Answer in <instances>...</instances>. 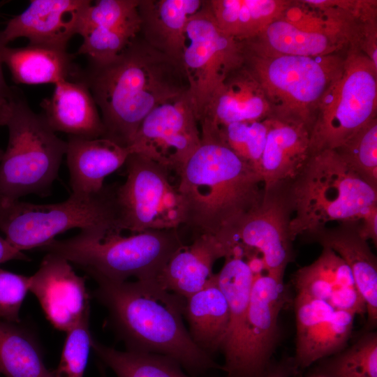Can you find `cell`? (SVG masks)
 I'll use <instances>...</instances> for the list:
<instances>
[{
    "label": "cell",
    "instance_id": "1",
    "mask_svg": "<svg viewBox=\"0 0 377 377\" xmlns=\"http://www.w3.org/2000/svg\"><path fill=\"white\" fill-rule=\"evenodd\" d=\"M101 113L103 138L128 147L157 106L188 92L182 64L137 36L112 61L81 76Z\"/></svg>",
    "mask_w": 377,
    "mask_h": 377
},
{
    "label": "cell",
    "instance_id": "2",
    "mask_svg": "<svg viewBox=\"0 0 377 377\" xmlns=\"http://www.w3.org/2000/svg\"><path fill=\"white\" fill-rule=\"evenodd\" d=\"M93 295L108 311V324L126 350L168 356L191 376L221 369L192 340L183 323L185 298L163 288L156 279L112 281L94 279Z\"/></svg>",
    "mask_w": 377,
    "mask_h": 377
},
{
    "label": "cell",
    "instance_id": "3",
    "mask_svg": "<svg viewBox=\"0 0 377 377\" xmlns=\"http://www.w3.org/2000/svg\"><path fill=\"white\" fill-rule=\"evenodd\" d=\"M177 175L184 224L194 237L223 238L263 198L259 173L219 140H201Z\"/></svg>",
    "mask_w": 377,
    "mask_h": 377
},
{
    "label": "cell",
    "instance_id": "4",
    "mask_svg": "<svg viewBox=\"0 0 377 377\" xmlns=\"http://www.w3.org/2000/svg\"><path fill=\"white\" fill-rule=\"evenodd\" d=\"M290 231L308 240L331 221L356 222L377 207V188L353 171L334 149L312 154L288 185Z\"/></svg>",
    "mask_w": 377,
    "mask_h": 377
},
{
    "label": "cell",
    "instance_id": "5",
    "mask_svg": "<svg viewBox=\"0 0 377 377\" xmlns=\"http://www.w3.org/2000/svg\"><path fill=\"white\" fill-rule=\"evenodd\" d=\"M354 0L292 1L244 51L260 57H320L341 53L358 41Z\"/></svg>",
    "mask_w": 377,
    "mask_h": 377
},
{
    "label": "cell",
    "instance_id": "6",
    "mask_svg": "<svg viewBox=\"0 0 377 377\" xmlns=\"http://www.w3.org/2000/svg\"><path fill=\"white\" fill-rule=\"evenodd\" d=\"M183 244L177 229L150 230L123 236L110 232L101 237L88 232L53 239L39 249L58 255L91 278L112 281L157 279Z\"/></svg>",
    "mask_w": 377,
    "mask_h": 377
},
{
    "label": "cell",
    "instance_id": "7",
    "mask_svg": "<svg viewBox=\"0 0 377 377\" xmlns=\"http://www.w3.org/2000/svg\"><path fill=\"white\" fill-rule=\"evenodd\" d=\"M6 126L8 140L0 160V203L29 194L49 195L66 152V141L15 88Z\"/></svg>",
    "mask_w": 377,
    "mask_h": 377
},
{
    "label": "cell",
    "instance_id": "8",
    "mask_svg": "<svg viewBox=\"0 0 377 377\" xmlns=\"http://www.w3.org/2000/svg\"><path fill=\"white\" fill-rule=\"evenodd\" d=\"M117 184L104 186L89 197L71 194L65 201L47 205L20 200L0 203V231L19 251L40 249L68 230L80 228L102 236L118 232Z\"/></svg>",
    "mask_w": 377,
    "mask_h": 377
},
{
    "label": "cell",
    "instance_id": "9",
    "mask_svg": "<svg viewBox=\"0 0 377 377\" xmlns=\"http://www.w3.org/2000/svg\"><path fill=\"white\" fill-rule=\"evenodd\" d=\"M345 54L260 57L244 51V65L261 85L271 117L311 131L323 96L343 69Z\"/></svg>",
    "mask_w": 377,
    "mask_h": 377
},
{
    "label": "cell",
    "instance_id": "10",
    "mask_svg": "<svg viewBox=\"0 0 377 377\" xmlns=\"http://www.w3.org/2000/svg\"><path fill=\"white\" fill-rule=\"evenodd\" d=\"M377 66L355 45L346 51L341 75L327 89L310 131L312 153L336 149L377 117Z\"/></svg>",
    "mask_w": 377,
    "mask_h": 377
},
{
    "label": "cell",
    "instance_id": "11",
    "mask_svg": "<svg viewBox=\"0 0 377 377\" xmlns=\"http://www.w3.org/2000/svg\"><path fill=\"white\" fill-rule=\"evenodd\" d=\"M126 179L117 185L119 230L132 234L150 230L177 229L184 224V202L172 185L168 170L138 154L125 164Z\"/></svg>",
    "mask_w": 377,
    "mask_h": 377
},
{
    "label": "cell",
    "instance_id": "12",
    "mask_svg": "<svg viewBox=\"0 0 377 377\" xmlns=\"http://www.w3.org/2000/svg\"><path fill=\"white\" fill-rule=\"evenodd\" d=\"M244 63L243 42L220 29L205 1L188 21L182 58L198 121L215 89Z\"/></svg>",
    "mask_w": 377,
    "mask_h": 377
},
{
    "label": "cell",
    "instance_id": "13",
    "mask_svg": "<svg viewBox=\"0 0 377 377\" xmlns=\"http://www.w3.org/2000/svg\"><path fill=\"white\" fill-rule=\"evenodd\" d=\"M288 185L263 189L260 203L224 238L242 249L245 260L258 256L266 273L282 278L294 258Z\"/></svg>",
    "mask_w": 377,
    "mask_h": 377
},
{
    "label": "cell",
    "instance_id": "14",
    "mask_svg": "<svg viewBox=\"0 0 377 377\" xmlns=\"http://www.w3.org/2000/svg\"><path fill=\"white\" fill-rule=\"evenodd\" d=\"M200 145L199 123L187 92L155 108L128 149L178 174Z\"/></svg>",
    "mask_w": 377,
    "mask_h": 377
},
{
    "label": "cell",
    "instance_id": "15",
    "mask_svg": "<svg viewBox=\"0 0 377 377\" xmlns=\"http://www.w3.org/2000/svg\"><path fill=\"white\" fill-rule=\"evenodd\" d=\"M283 278L254 276L236 368L230 377H264L279 336V316L287 300Z\"/></svg>",
    "mask_w": 377,
    "mask_h": 377
},
{
    "label": "cell",
    "instance_id": "16",
    "mask_svg": "<svg viewBox=\"0 0 377 377\" xmlns=\"http://www.w3.org/2000/svg\"><path fill=\"white\" fill-rule=\"evenodd\" d=\"M294 309L295 350L291 360L296 374L345 348L356 316L300 293H296Z\"/></svg>",
    "mask_w": 377,
    "mask_h": 377
},
{
    "label": "cell",
    "instance_id": "17",
    "mask_svg": "<svg viewBox=\"0 0 377 377\" xmlns=\"http://www.w3.org/2000/svg\"><path fill=\"white\" fill-rule=\"evenodd\" d=\"M29 291L38 299L50 323L61 331L69 330L90 311L85 279L58 255L46 253L38 269L30 276Z\"/></svg>",
    "mask_w": 377,
    "mask_h": 377
},
{
    "label": "cell",
    "instance_id": "18",
    "mask_svg": "<svg viewBox=\"0 0 377 377\" xmlns=\"http://www.w3.org/2000/svg\"><path fill=\"white\" fill-rule=\"evenodd\" d=\"M89 0H34L1 31L4 43L27 38L30 45L66 50L70 39L78 34Z\"/></svg>",
    "mask_w": 377,
    "mask_h": 377
},
{
    "label": "cell",
    "instance_id": "19",
    "mask_svg": "<svg viewBox=\"0 0 377 377\" xmlns=\"http://www.w3.org/2000/svg\"><path fill=\"white\" fill-rule=\"evenodd\" d=\"M269 117L271 110L261 85L243 65L230 73L211 95L198 119L201 138L231 123Z\"/></svg>",
    "mask_w": 377,
    "mask_h": 377
},
{
    "label": "cell",
    "instance_id": "20",
    "mask_svg": "<svg viewBox=\"0 0 377 377\" xmlns=\"http://www.w3.org/2000/svg\"><path fill=\"white\" fill-rule=\"evenodd\" d=\"M293 283L297 293L320 300L335 309L355 316H366L365 302L350 268L330 249L323 247L316 260L297 269Z\"/></svg>",
    "mask_w": 377,
    "mask_h": 377
},
{
    "label": "cell",
    "instance_id": "21",
    "mask_svg": "<svg viewBox=\"0 0 377 377\" xmlns=\"http://www.w3.org/2000/svg\"><path fill=\"white\" fill-rule=\"evenodd\" d=\"M267 122L260 167L263 189L292 183L313 154L310 131L306 126L272 117L267 118Z\"/></svg>",
    "mask_w": 377,
    "mask_h": 377
},
{
    "label": "cell",
    "instance_id": "22",
    "mask_svg": "<svg viewBox=\"0 0 377 377\" xmlns=\"http://www.w3.org/2000/svg\"><path fill=\"white\" fill-rule=\"evenodd\" d=\"M357 223H339L325 227L308 241L318 243L338 254L350 268L367 309V327L377 325V260L367 240L359 234Z\"/></svg>",
    "mask_w": 377,
    "mask_h": 377
},
{
    "label": "cell",
    "instance_id": "23",
    "mask_svg": "<svg viewBox=\"0 0 377 377\" xmlns=\"http://www.w3.org/2000/svg\"><path fill=\"white\" fill-rule=\"evenodd\" d=\"M66 159L72 195L89 197L104 187L106 177L125 164L131 151L105 138L68 135Z\"/></svg>",
    "mask_w": 377,
    "mask_h": 377
},
{
    "label": "cell",
    "instance_id": "24",
    "mask_svg": "<svg viewBox=\"0 0 377 377\" xmlns=\"http://www.w3.org/2000/svg\"><path fill=\"white\" fill-rule=\"evenodd\" d=\"M40 105L42 114L54 131L87 138H103L104 126L91 93L82 80H61Z\"/></svg>",
    "mask_w": 377,
    "mask_h": 377
},
{
    "label": "cell",
    "instance_id": "25",
    "mask_svg": "<svg viewBox=\"0 0 377 377\" xmlns=\"http://www.w3.org/2000/svg\"><path fill=\"white\" fill-rule=\"evenodd\" d=\"M202 0H140L138 6L142 38L152 47L182 64L190 18Z\"/></svg>",
    "mask_w": 377,
    "mask_h": 377
},
{
    "label": "cell",
    "instance_id": "26",
    "mask_svg": "<svg viewBox=\"0 0 377 377\" xmlns=\"http://www.w3.org/2000/svg\"><path fill=\"white\" fill-rule=\"evenodd\" d=\"M227 254L216 237L195 236L190 245H184L170 258L156 280L167 290L187 298L207 285L214 275V263Z\"/></svg>",
    "mask_w": 377,
    "mask_h": 377
},
{
    "label": "cell",
    "instance_id": "27",
    "mask_svg": "<svg viewBox=\"0 0 377 377\" xmlns=\"http://www.w3.org/2000/svg\"><path fill=\"white\" fill-rule=\"evenodd\" d=\"M215 275L229 307L228 328L220 350L225 358L222 370L226 377H230L240 354L254 274L244 258L230 256L225 258L223 267Z\"/></svg>",
    "mask_w": 377,
    "mask_h": 377
},
{
    "label": "cell",
    "instance_id": "28",
    "mask_svg": "<svg viewBox=\"0 0 377 377\" xmlns=\"http://www.w3.org/2000/svg\"><path fill=\"white\" fill-rule=\"evenodd\" d=\"M193 342L212 356L220 350L229 324V307L214 274L207 285L185 298L183 309Z\"/></svg>",
    "mask_w": 377,
    "mask_h": 377
},
{
    "label": "cell",
    "instance_id": "29",
    "mask_svg": "<svg viewBox=\"0 0 377 377\" xmlns=\"http://www.w3.org/2000/svg\"><path fill=\"white\" fill-rule=\"evenodd\" d=\"M293 0H209L220 29L239 41L259 36L277 19Z\"/></svg>",
    "mask_w": 377,
    "mask_h": 377
},
{
    "label": "cell",
    "instance_id": "30",
    "mask_svg": "<svg viewBox=\"0 0 377 377\" xmlns=\"http://www.w3.org/2000/svg\"><path fill=\"white\" fill-rule=\"evenodd\" d=\"M3 62L17 84H56L74 74L71 55L66 50L29 44L23 47L6 46Z\"/></svg>",
    "mask_w": 377,
    "mask_h": 377
},
{
    "label": "cell",
    "instance_id": "31",
    "mask_svg": "<svg viewBox=\"0 0 377 377\" xmlns=\"http://www.w3.org/2000/svg\"><path fill=\"white\" fill-rule=\"evenodd\" d=\"M0 374L6 377H53L36 335L20 323L0 320Z\"/></svg>",
    "mask_w": 377,
    "mask_h": 377
},
{
    "label": "cell",
    "instance_id": "32",
    "mask_svg": "<svg viewBox=\"0 0 377 377\" xmlns=\"http://www.w3.org/2000/svg\"><path fill=\"white\" fill-rule=\"evenodd\" d=\"M91 348L117 377H194L186 374L181 364L166 355L135 351H120L93 337Z\"/></svg>",
    "mask_w": 377,
    "mask_h": 377
},
{
    "label": "cell",
    "instance_id": "33",
    "mask_svg": "<svg viewBox=\"0 0 377 377\" xmlns=\"http://www.w3.org/2000/svg\"><path fill=\"white\" fill-rule=\"evenodd\" d=\"M317 362L315 370L327 377H377V333L367 331L351 346Z\"/></svg>",
    "mask_w": 377,
    "mask_h": 377
},
{
    "label": "cell",
    "instance_id": "34",
    "mask_svg": "<svg viewBox=\"0 0 377 377\" xmlns=\"http://www.w3.org/2000/svg\"><path fill=\"white\" fill-rule=\"evenodd\" d=\"M267 128V118L260 121L235 122L219 127L210 135L201 138V140L221 142L260 175Z\"/></svg>",
    "mask_w": 377,
    "mask_h": 377
},
{
    "label": "cell",
    "instance_id": "35",
    "mask_svg": "<svg viewBox=\"0 0 377 377\" xmlns=\"http://www.w3.org/2000/svg\"><path fill=\"white\" fill-rule=\"evenodd\" d=\"M140 31L139 15L126 23L114 27H97L80 35L83 42L78 54L88 57L91 64L108 63L119 55Z\"/></svg>",
    "mask_w": 377,
    "mask_h": 377
},
{
    "label": "cell",
    "instance_id": "36",
    "mask_svg": "<svg viewBox=\"0 0 377 377\" xmlns=\"http://www.w3.org/2000/svg\"><path fill=\"white\" fill-rule=\"evenodd\" d=\"M334 150L353 171L377 188V117Z\"/></svg>",
    "mask_w": 377,
    "mask_h": 377
},
{
    "label": "cell",
    "instance_id": "37",
    "mask_svg": "<svg viewBox=\"0 0 377 377\" xmlns=\"http://www.w3.org/2000/svg\"><path fill=\"white\" fill-rule=\"evenodd\" d=\"M90 311L69 330L63 347L57 368L53 377H83L93 336L89 328Z\"/></svg>",
    "mask_w": 377,
    "mask_h": 377
},
{
    "label": "cell",
    "instance_id": "38",
    "mask_svg": "<svg viewBox=\"0 0 377 377\" xmlns=\"http://www.w3.org/2000/svg\"><path fill=\"white\" fill-rule=\"evenodd\" d=\"M140 0H98L85 10L78 34L97 27H114L138 15Z\"/></svg>",
    "mask_w": 377,
    "mask_h": 377
},
{
    "label": "cell",
    "instance_id": "39",
    "mask_svg": "<svg viewBox=\"0 0 377 377\" xmlns=\"http://www.w3.org/2000/svg\"><path fill=\"white\" fill-rule=\"evenodd\" d=\"M30 287V276L0 268V318L20 323V311Z\"/></svg>",
    "mask_w": 377,
    "mask_h": 377
},
{
    "label": "cell",
    "instance_id": "40",
    "mask_svg": "<svg viewBox=\"0 0 377 377\" xmlns=\"http://www.w3.org/2000/svg\"><path fill=\"white\" fill-rule=\"evenodd\" d=\"M357 47L377 66V1L369 0L360 22Z\"/></svg>",
    "mask_w": 377,
    "mask_h": 377
},
{
    "label": "cell",
    "instance_id": "41",
    "mask_svg": "<svg viewBox=\"0 0 377 377\" xmlns=\"http://www.w3.org/2000/svg\"><path fill=\"white\" fill-rule=\"evenodd\" d=\"M357 229L360 236L365 240H371L377 244V207L368 212L357 223Z\"/></svg>",
    "mask_w": 377,
    "mask_h": 377
},
{
    "label": "cell",
    "instance_id": "42",
    "mask_svg": "<svg viewBox=\"0 0 377 377\" xmlns=\"http://www.w3.org/2000/svg\"><path fill=\"white\" fill-rule=\"evenodd\" d=\"M13 260L29 261L30 258L0 236V264Z\"/></svg>",
    "mask_w": 377,
    "mask_h": 377
},
{
    "label": "cell",
    "instance_id": "43",
    "mask_svg": "<svg viewBox=\"0 0 377 377\" xmlns=\"http://www.w3.org/2000/svg\"><path fill=\"white\" fill-rule=\"evenodd\" d=\"M294 374L291 358H288L276 364L271 363L264 377H290Z\"/></svg>",
    "mask_w": 377,
    "mask_h": 377
},
{
    "label": "cell",
    "instance_id": "44",
    "mask_svg": "<svg viewBox=\"0 0 377 377\" xmlns=\"http://www.w3.org/2000/svg\"><path fill=\"white\" fill-rule=\"evenodd\" d=\"M6 46L7 45L3 40L1 31H0V102L10 101L13 92V87H10L6 84L3 73L2 65L3 62L2 53Z\"/></svg>",
    "mask_w": 377,
    "mask_h": 377
},
{
    "label": "cell",
    "instance_id": "45",
    "mask_svg": "<svg viewBox=\"0 0 377 377\" xmlns=\"http://www.w3.org/2000/svg\"><path fill=\"white\" fill-rule=\"evenodd\" d=\"M12 98V97H11ZM10 101L0 102V128L6 124L10 108ZM3 151L0 149V160L3 155Z\"/></svg>",
    "mask_w": 377,
    "mask_h": 377
},
{
    "label": "cell",
    "instance_id": "46",
    "mask_svg": "<svg viewBox=\"0 0 377 377\" xmlns=\"http://www.w3.org/2000/svg\"><path fill=\"white\" fill-rule=\"evenodd\" d=\"M308 377H327V376H325V374L315 370Z\"/></svg>",
    "mask_w": 377,
    "mask_h": 377
},
{
    "label": "cell",
    "instance_id": "47",
    "mask_svg": "<svg viewBox=\"0 0 377 377\" xmlns=\"http://www.w3.org/2000/svg\"><path fill=\"white\" fill-rule=\"evenodd\" d=\"M98 368H99V370H100L101 376V377H107L103 365L100 364L99 366H98Z\"/></svg>",
    "mask_w": 377,
    "mask_h": 377
},
{
    "label": "cell",
    "instance_id": "48",
    "mask_svg": "<svg viewBox=\"0 0 377 377\" xmlns=\"http://www.w3.org/2000/svg\"><path fill=\"white\" fill-rule=\"evenodd\" d=\"M3 2L0 3V8L2 6Z\"/></svg>",
    "mask_w": 377,
    "mask_h": 377
}]
</instances>
